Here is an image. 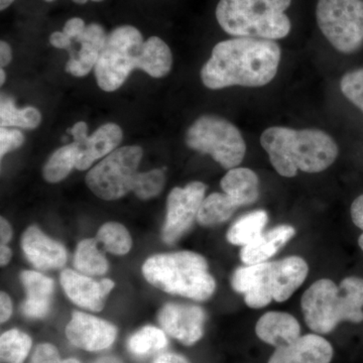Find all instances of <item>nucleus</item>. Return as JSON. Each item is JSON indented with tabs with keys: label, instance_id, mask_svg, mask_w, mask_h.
<instances>
[{
	"label": "nucleus",
	"instance_id": "obj_1",
	"mask_svg": "<svg viewBox=\"0 0 363 363\" xmlns=\"http://www.w3.org/2000/svg\"><path fill=\"white\" fill-rule=\"evenodd\" d=\"M281 47L271 40L235 38L218 43L203 66V84L212 90L231 86L262 87L278 73Z\"/></svg>",
	"mask_w": 363,
	"mask_h": 363
},
{
	"label": "nucleus",
	"instance_id": "obj_2",
	"mask_svg": "<svg viewBox=\"0 0 363 363\" xmlns=\"http://www.w3.org/2000/svg\"><path fill=\"white\" fill-rule=\"evenodd\" d=\"M173 65L169 45L157 37L143 42L142 33L133 26H121L107 35L95 77L100 89L113 92L121 87L135 69L154 78L168 75Z\"/></svg>",
	"mask_w": 363,
	"mask_h": 363
},
{
	"label": "nucleus",
	"instance_id": "obj_3",
	"mask_svg": "<svg viewBox=\"0 0 363 363\" xmlns=\"http://www.w3.org/2000/svg\"><path fill=\"white\" fill-rule=\"evenodd\" d=\"M260 143L277 173L286 178H293L298 171L323 172L336 161L339 152L335 140L320 130L274 126L262 133Z\"/></svg>",
	"mask_w": 363,
	"mask_h": 363
},
{
	"label": "nucleus",
	"instance_id": "obj_4",
	"mask_svg": "<svg viewBox=\"0 0 363 363\" xmlns=\"http://www.w3.org/2000/svg\"><path fill=\"white\" fill-rule=\"evenodd\" d=\"M307 326L317 334L331 333L339 323L363 321V279L348 277L337 286L322 279L306 290L301 300Z\"/></svg>",
	"mask_w": 363,
	"mask_h": 363
},
{
	"label": "nucleus",
	"instance_id": "obj_5",
	"mask_svg": "<svg viewBox=\"0 0 363 363\" xmlns=\"http://www.w3.org/2000/svg\"><path fill=\"white\" fill-rule=\"evenodd\" d=\"M308 272L307 262L294 255L278 262L238 267L231 278V286L245 296L248 307L260 309L272 301L281 303L292 297L304 283Z\"/></svg>",
	"mask_w": 363,
	"mask_h": 363
},
{
	"label": "nucleus",
	"instance_id": "obj_6",
	"mask_svg": "<svg viewBox=\"0 0 363 363\" xmlns=\"http://www.w3.org/2000/svg\"><path fill=\"white\" fill-rule=\"evenodd\" d=\"M143 274L150 285L164 292L201 302L211 298L216 290L207 260L193 252L150 257L143 264Z\"/></svg>",
	"mask_w": 363,
	"mask_h": 363
},
{
	"label": "nucleus",
	"instance_id": "obj_7",
	"mask_svg": "<svg viewBox=\"0 0 363 363\" xmlns=\"http://www.w3.org/2000/svg\"><path fill=\"white\" fill-rule=\"evenodd\" d=\"M292 0H220L216 20L224 32L238 38L284 39L291 21L285 11Z\"/></svg>",
	"mask_w": 363,
	"mask_h": 363
},
{
	"label": "nucleus",
	"instance_id": "obj_8",
	"mask_svg": "<svg viewBox=\"0 0 363 363\" xmlns=\"http://www.w3.org/2000/svg\"><path fill=\"white\" fill-rule=\"evenodd\" d=\"M190 149L210 155L222 168H238L245 159L247 145L240 130L230 121L216 116L199 117L186 133Z\"/></svg>",
	"mask_w": 363,
	"mask_h": 363
},
{
	"label": "nucleus",
	"instance_id": "obj_9",
	"mask_svg": "<svg viewBox=\"0 0 363 363\" xmlns=\"http://www.w3.org/2000/svg\"><path fill=\"white\" fill-rule=\"evenodd\" d=\"M143 149L138 145L119 147L105 157L86 176V184L93 194L106 201L121 199L133 191Z\"/></svg>",
	"mask_w": 363,
	"mask_h": 363
},
{
	"label": "nucleus",
	"instance_id": "obj_10",
	"mask_svg": "<svg viewBox=\"0 0 363 363\" xmlns=\"http://www.w3.org/2000/svg\"><path fill=\"white\" fill-rule=\"evenodd\" d=\"M318 26L328 42L344 54L363 45V0H319Z\"/></svg>",
	"mask_w": 363,
	"mask_h": 363
},
{
	"label": "nucleus",
	"instance_id": "obj_11",
	"mask_svg": "<svg viewBox=\"0 0 363 363\" xmlns=\"http://www.w3.org/2000/svg\"><path fill=\"white\" fill-rule=\"evenodd\" d=\"M206 190L207 186L202 182H192L186 187L174 188L169 192L162 230L164 242L174 245L190 230L197 219Z\"/></svg>",
	"mask_w": 363,
	"mask_h": 363
},
{
	"label": "nucleus",
	"instance_id": "obj_12",
	"mask_svg": "<svg viewBox=\"0 0 363 363\" xmlns=\"http://www.w3.org/2000/svg\"><path fill=\"white\" fill-rule=\"evenodd\" d=\"M87 130V124L84 121L74 124L69 130L78 147L76 169L79 171L89 169L93 162L111 155L121 145L123 138V130L116 123L100 126L91 136H88Z\"/></svg>",
	"mask_w": 363,
	"mask_h": 363
},
{
	"label": "nucleus",
	"instance_id": "obj_13",
	"mask_svg": "<svg viewBox=\"0 0 363 363\" xmlns=\"http://www.w3.org/2000/svg\"><path fill=\"white\" fill-rule=\"evenodd\" d=\"M162 330L186 346H192L202 338L206 314L195 305L169 303L157 315Z\"/></svg>",
	"mask_w": 363,
	"mask_h": 363
},
{
	"label": "nucleus",
	"instance_id": "obj_14",
	"mask_svg": "<svg viewBox=\"0 0 363 363\" xmlns=\"http://www.w3.org/2000/svg\"><path fill=\"white\" fill-rule=\"evenodd\" d=\"M116 335L113 324L82 312H74L66 327V336L72 345L91 352L111 347Z\"/></svg>",
	"mask_w": 363,
	"mask_h": 363
},
{
	"label": "nucleus",
	"instance_id": "obj_15",
	"mask_svg": "<svg viewBox=\"0 0 363 363\" xmlns=\"http://www.w3.org/2000/svg\"><path fill=\"white\" fill-rule=\"evenodd\" d=\"M60 281L72 302L93 312H100L104 309L107 295L114 288V281L111 279L97 281L69 269L62 272Z\"/></svg>",
	"mask_w": 363,
	"mask_h": 363
},
{
	"label": "nucleus",
	"instance_id": "obj_16",
	"mask_svg": "<svg viewBox=\"0 0 363 363\" xmlns=\"http://www.w3.org/2000/svg\"><path fill=\"white\" fill-rule=\"evenodd\" d=\"M21 247L26 259L42 271L61 269L67 262L65 247L48 238L38 226H30L21 238Z\"/></svg>",
	"mask_w": 363,
	"mask_h": 363
},
{
	"label": "nucleus",
	"instance_id": "obj_17",
	"mask_svg": "<svg viewBox=\"0 0 363 363\" xmlns=\"http://www.w3.org/2000/svg\"><path fill=\"white\" fill-rule=\"evenodd\" d=\"M333 347L318 334L300 336L288 345L276 348L267 363H330Z\"/></svg>",
	"mask_w": 363,
	"mask_h": 363
},
{
	"label": "nucleus",
	"instance_id": "obj_18",
	"mask_svg": "<svg viewBox=\"0 0 363 363\" xmlns=\"http://www.w3.org/2000/svg\"><path fill=\"white\" fill-rule=\"evenodd\" d=\"M107 35L104 26L98 23L86 25L84 30L74 40L81 45V48L75 55H71L66 65V71L75 77L88 75L96 66L106 43Z\"/></svg>",
	"mask_w": 363,
	"mask_h": 363
},
{
	"label": "nucleus",
	"instance_id": "obj_19",
	"mask_svg": "<svg viewBox=\"0 0 363 363\" xmlns=\"http://www.w3.org/2000/svg\"><path fill=\"white\" fill-rule=\"evenodd\" d=\"M20 279L28 295L21 305L23 314L32 319L47 316L51 310L54 281L33 271H23Z\"/></svg>",
	"mask_w": 363,
	"mask_h": 363
},
{
	"label": "nucleus",
	"instance_id": "obj_20",
	"mask_svg": "<svg viewBox=\"0 0 363 363\" xmlns=\"http://www.w3.org/2000/svg\"><path fill=\"white\" fill-rule=\"evenodd\" d=\"M255 334L262 342L279 348L300 337L301 326L289 313L267 312L255 325Z\"/></svg>",
	"mask_w": 363,
	"mask_h": 363
},
{
	"label": "nucleus",
	"instance_id": "obj_21",
	"mask_svg": "<svg viewBox=\"0 0 363 363\" xmlns=\"http://www.w3.org/2000/svg\"><path fill=\"white\" fill-rule=\"evenodd\" d=\"M296 230L291 225L274 227L267 233H262L257 240L242 247L240 259L247 266L262 264L274 257L295 235Z\"/></svg>",
	"mask_w": 363,
	"mask_h": 363
},
{
	"label": "nucleus",
	"instance_id": "obj_22",
	"mask_svg": "<svg viewBox=\"0 0 363 363\" xmlns=\"http://www.w3.org/2000/svg\"><path fill=\"white\" fill-rule=\"evenodd\" d=\"M225 194L238 203V206H248L259 197V180L252 169L234 168L229 169L220 182Z\"/></svg>",
	"mask_w": 363,
	"mask_h": 363
},
{
	"label": "nucleus",
	"instance_id": "obj_23",
	"mask_svg": "<svg viewBox=\"0 0 363 363\" xmlns=\"http://www.w3.org/2000/svg\"><path fill=\"white\" fill-rule=\"evenodd\" d=\"M267 221L269 215L264 210L243 215L227 231V240L231 245L245 247L262 235Z\"/></svg>",
	"mask_w": 363,
	"mask_h": 363
},
{
	"label": "nucleus",
	"instance_id": "obj_24",
	"mask_svg": "<svg viewBox=\"0 0 363 363\" xmlns=\"http://www.w3.org/2000/svg\"><path fill=\"white\" fill-rule=\"evenodd\" d=\"M238 208V203L225 193H212L203 200L197 221L203 226L218 225L231 218Z\"/></svg>",
	"mask_w": 363,
	"mask_h": 363
},
{
	"label": "nucleus",
	"instance_id": "obj_25",
	"mask_svg": "<svg viewBox=\"0 0 363 363\" xmlns=\"http://www.w3.org/2000/svg\"><path fill=\"white\" fill-rule=\"evenodd\" d=\"M97 240H84L79 242L74 257V266L85 276H102L108 271V262L98 247Z\"/></svg>",
	"mask_w": 363,
	"mask_h": 363
},
{
	"label": "nucleus",
	"instance_id": "obj_26",
	"mask_svg": "<svg viewBox=\"0 0 363 363\" xmlns=\"http://www.w3.org/2000/svg\"><path fill=\"white\" fill-rule=\"evenodd\" d=\"M78 160V147L75 143L64 145L52 152L43 168L45 181L55 184L65 180L71 172L76 169Z\"/></svg>",
	"mask_w": 363,
	"mask_h": 363
},
{
	"label": "nucleus",
	"instance_id": "obj_27",
	"mask_svg": "<svg viewBox=\"0 0 363 363\" xmlns=\"http://www.w3.org/2000/svg\"><path fill=\"white\" fill-rule=\"evenodd\" d=\"M42 121V114L35 107L28 106L25 108H16L13 100L9 97H2L0 104V125L1 128H25L35 130Z\"/></svg>",
	"mask_w": 363,
	"mask_h": 363
},
{
	"label": "nucleus",
	"instance_id": "obj_28",
	"mask_svg": "<svg viewBox=\"0 0 363 363\" xmlns=\"http://www.w3.org/2000/svg\"><path fill=\"white\" fill-rule=\"evenodd\" d=\"M168 345L164 330L154 326H145L128 339V348L131 354L145 357L161 351Z\"/></svg>",
	"mask_w": 363,
	"mask_h": 363
},
{
	"label": "nucleus",
	"instance_id": "obj_29",
	"mask_svg": "<svg viewBox=\"0 0 363 363\" xmlns=\"http://www.w3.org/2000/svg\"><path fill=\"white\" fill-rule=\"evenodd\" d=\"M32 338L25 332L11 329L0 337V359L2 363H23L32 348Z\"/></svg>",
	"mask_w": 363,
	"mask_h": 363
},
{
	"label": "nucleus",
	"instance_id": "obj_30",
	"mask_svg": "<svg viewBox=\"0 0 363 363\" xmlns=\"http://www.w3.org/2000/svg\"><path fill=\"white\" fill-rule=\"evenodd\" d=\"M96 240L105 250L116 255H124L130 252L133 245V240L128 229L117 222H108L100 227Z\"/></svg>",
	"mask_w": 363,
	"mask_h": 363
},
{
	"label": "nucleus",
	"instance_id": "obj_31",
	"mask_svg": "<svg viewBox=\"0 0 363 363\" xmlns=\"http://www.w3.org/2000/svg\"><path fill=\"white\" fill-rule=\"evenodd\" d=\"M166 184V176L162 169L138 173L136 176L133 191L140 199L147 200L161 194Z\"/></svg>",
	"mask_w": 363,
	"mask_h": 363
},
{
	"label": "nucleus",
	"instance_id": "obj_32",
	"mask_svg": "<svg viewBox=\"0 0 363 363\" xmlns=\"http://www.w3.org/2000/svg\"><path fill=\"white\" fill-rule=\"evenodd\" d=\"M340 88L344 96L363 112V68L346 73Z\"/></svg>",
	"mask_w": 363,
	"mask_h": 363
},
{
	"label": "nucleus",
	"instance_id": "obj_33",
	"mask_svg": "<svg viewBox=\"0 0 363 363\" xmlns=\"http://www.w3.org/2000/svg\"><path fill=\"white\" fill-rule=\"evenodd\" d=\"M25 143V135L18 130L0 128V157H4L9 152L18 150Z\"/></svg>",
	"mask_w": 363,
	"mask_h": 363
},
{
	"label": "nucleus",
	"instance_id": "obj_34",
	"mask_svg": "<svg viewBox=\"0 0 363 363\" xmlns=\"http://www.w3.org/2000/svg\"><path fill=\"white\" fill-rule=\"evenodd\" d=\"M59 351L56 346L50 343H42L35 347L30 363H61Z\"/></svg>",
	"mask_w": 363,
	"mask_h": 363
},
{
	"label": "nucleus",
	"instance_id": "obj_35",
	"mask_svg": "<svg viewBox=\"0 0 363 363\" xmlns=\"http://www.w3.org/2000/svg\"><path fill=\"white\" fill-rule=\"evenodd\" d=\"M85 26V21L82 18H73L67 21L66 25L64 26L63 32L73 40L84 30Z\"/></svg>",
	"mask_w": 363,
	"mask_h": 363
},
{
	"label": "nucleus",
	"instance_id": "obj_36",
	"mask_svg": "<svg viewBox=\"0 0 363 363\" xmlns=\"http://www.w3.org/2000/svg\"><path fill=\"white\" fill-rule=\"evenodd\" d=\"M351 219L353 223L363 231V194L358 196L350 208Z\"/></svg>",
	"mask_w": 363,
	"mask_h": 363
},
{
	"label": "nucleus",
	"instance_id": "obj_37",
	"mask_svg": "<svg viewBox=\"0 0 363 363\" xmlns=\"http://www.w3.org/2000/svg\"><path fill=\"white\" fill-rule=\"evenodd\" d=\"M13 313V303L11 298L6 293L0 294V321L4 323L11 316Z\"/></svg>",
	"mask_w": 363,
	"mask_h": 363
},
{
	"label": "nucleus",
	"instance_id": "obj_38",
	"mask_svg": "<svg viewBox=\"0 0 363 363\" xmlns=\"http://www.w3.org/2000/svg\"><path fill=\"white\" fill-rule=\"evenodd\" d=\"M50 43L57 49L70 50L72 45V40L64 32L52 33L50 37Z\"/></svg>",
	"mask_w": 363,
	"mask_h": 363
},
{
	"label": "nucleus",
	"instance_id": "obj_39",
	"mask_svg": "<svg viewBox=\"0 0 363 363\" xmlns=\"http://www.w3.org/2000/svg\"><path fill=\"white\" fill-rule=\"evenodd\" d=\"M13 238V229H11V224L6 218L1 217L0 219V240L1 245H7Z\"/></svg>",
	"mask_w": 363,
	"mask_h": 363
},
{
	"label": "nucleus",
	"instance_id": "obj_40",
	"mask_svg": "<svg viewBox=\"0 0 363 363\" xmlns=\"http://www.w3.org/2000/svg\"><path fill=\"white\" fill-rule=\"evenodd\" d=\"M11 59H13V54H11V45L4 40H1L0 42V65L2 68L9 65Z\"/></svg>",
	"mask_w": 363,
	"mask_h": 363
},
{
	"label": "nucleus",
	"instance_id": "obj_41",
	"mask_svg": "<svg viewBox=\"0 0 363 363\" xmlns=\"http://www.w3.org/2000/svg\"><path fill=\"white\" fill-rule=\"evenodd\" d=\"M154 363H190L182 355L176 354V353H164L160 355Z\"/></svg>",
	"mask_w": 363,
	"mask_h": 363
},
{
	"label": "nucleus",
	"instance_id": "obj_42",
	"mask_svg": "<svg viewBox=\"0 0 363 363\" xmlns=\"http://www.w3.org/2000/svg\"><path fill=\"white\" fill-rule=\"evenodd\" d=\"M11 257H13V252H11V248L7 247L6 245H1V247H0V264L2 267L6 266L11 262Z\"/></svg>",
	"mask_w": 363,
	"mask_h": 363
},
{
	"label": "nucleus",
	"instance_id": "obj_43",
	"mask_svg": "<svg viewBox=\"0 0 363 363\" xmlns=\"http://www.w3.org/2000/svg\"><path fill=\"white\" fill-rule=\"evenodd\" d=\"M94 363H123L116 357H104L97 359Z\"/></svg>",
	"mask_w": 363,
	"mask_h": 363
},
{
	"label": "nucleus",
	"instance_id": "obj_44",
	"mask_svg": "<svg viewBox=\"0 0 363 363\" xmlns=\"http://www.w3.org/2000/svg\"><path fill=\"white\" fill-rule=\"evenodd\" d=\"M16 0H0V9L4 11L7 7L11 6Z\"/></svg>",
	"mask_w": 363,
	"mask_h": 363
},
{
	"label": "nucleus",
	"instance_id": "obj_45",
	"mask_svg": "<svg viewBox=\"0 0 363 363\" xmlns=\"http://www.w3.org/2000/svg\"><path fill=\"white\" fill-rule=\"evenodd\" d=\"M73 1L77 4H87L88 1L101 2L104 1V0H73Z\"/></svg>",
	"mask_w": 363,
	"mask_h": 363
},
{
	"label": "nucleus",
	"instance_id": "obj_46",
	"mask_svg": "<svg viewBox=\"0 0 363 363\" xmlns=\"http://www.w3.org/2000/svg\"><path fill=\"white\" fill-rule=\"evenodd\" d=\"M0 75H1V78H0V84L4 85V82H6V72L4 71V69L0 70Z\"/></svg>",
	"mask_w": 363,
	"mask_h": 363
},
{
	"label": "nucleus",
	"instance_id": "obj_47",
	"mask_svg": "<svg viewBox=\"0 0 363 363\" xmlns=\"http://www.w3.org/2000/svg\"><path fill=\"white\" fill-rule=\"evenodd\" d=\"M61 363H81L79 360L75 358H68V359L62 360Z\"/></svg>",
	"mask_w": 363,
	"mask_h": 363
},
{
	"label": "nucleus",
	"instance_id": "obj_48",
	"mask_svg": "<svg viewBox=\"0 0 363 363\" xmlns=\"http://www.w3.org/2000/svg\"><path fill=\"white\" fill-rule=\"evenodd\" d=\"M358 245H359V247L362 248L363 252V233L359 236V238H358Z\"/></svg>",
	"mask_w": 363,
	"mask_h": 363
},
{
	"label": "nucleus",
	"instance_id": "obj_49",
	"mask_svg": "<svg viewBox=\"0 0 363 363\" xmlns=\"http://www.w3.org/2000/svg\"><path fill=\"white\" fill-rule=\"evenodd\" d=\"M45 1H47V2H52V1H55V0H45Z\"/></svg>",
	"mask_w": 363,
	"mask_h": 363
}]
</instances>
